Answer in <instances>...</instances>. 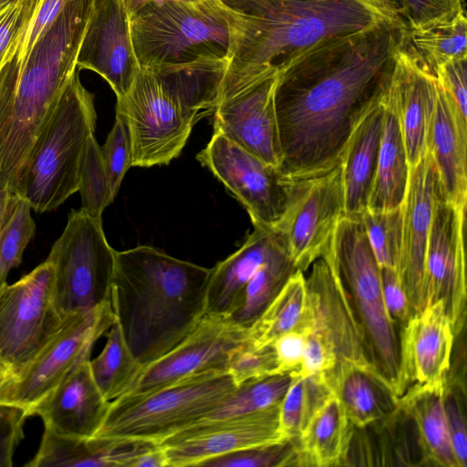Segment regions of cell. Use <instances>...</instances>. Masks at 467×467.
Masks as SVG:
<instances>
[{"label":"cell","mask_w":467,"mask_h":467,"mask_svg":"<svg viewBox=\"0 0 467 467\" xmlns=\"http://www.w3.org/2000/svg\"><path fill=\"white\" fill-rule=\"evenodd\" d=\"M408 35L406 25L383 19L318 46L277 74L284 174L308 179L340 164L356 128L386 95Z\"/></svg>","instance_id":"6da1fadb"},{"label":"cell","mask_w":467,"mask_h":467,"mask_svg":"<svg viewBox=\"0 0 467 467\" xmlns=\"http://www.w3.org/2000/svg\"><path fill=\"white\" fill-rule=\"evenodd\" d=\"M209 1L232 35L220 92L277 75L318 46L387 19L359 0Z\"/></svg>","instance_id":"7a4b0ae2"},{"label":"cell","mask_w":467,"mask_h":467,"mask_svg":"<svg viewBox=\"0 0 467 467\" xmlns=\"http://www.w3.org/2000/svg\"><path fill=\"white\" fill-rule=\"evenodd\" d=\"M210 273L148 245L116 251L110 303L143 368L182 342L205 314Z\"/></svg>","instance_id":"3957f363"},{"label":"cell","mask_w":467,"mask_h":467,"mask_svg":"<svg viewBox=\"0 0 467 467\" xmlns=\"http://www.w3.org/2000/svg\"><path fill=\"white\" fill-rule=\"evenodd\" d=\"M92 0L71 1L22 59L0 67V189L17 194L32 147L78 69Z\"/></svg>","instance_id":"277c9868"},{"label":"cell","mask_w":467,"mask_h":467,"mask_svg":"<svg viewBox=\"0 0 467 467\" xmlns=\"http://www.w3.org/2000/svg\"><path fill=\"white\" fill-rule=\"evenodd\" d=\"M227 60L140 67L116 113L132 139V166L167 165L183 150L195 123L213 115Z\"/></svg>","instance_id":"5b68a950"},{"label":"cell","mask_w":467,"mask_h":467,"mask_svg":"<svg viewBox=\"0 0 467 467\" xmlns=\"http://www.w3.org/2000/svg\"><path fill=\"white\" fill-rule=\"evenodd\" d=\"M78 70L36 138L19 182L18 195L36 213L57 209L78 190L81 159L97 121L94 96Z\"/></svg>","instance_id":"8992f818"},{"label":"cell","mask_w":467,"mask_h":467,"mask_svg":"<svg viewBox=\"0 0 467 467\" xmlns=\"http://www.w3.org/2000/svg\"><path fill=\"white\" fill-rule=\"evenodd\" d=\"M322 257L338 275L349 295L373 367L384 384L400 399V330L385 307L380 267L361 215L341 216Z\"/></svg>","instance_id":"52a82bcc"},{"label":"cell","mask_w":467,"mask_h":467,"mask_svg":"<svg viewBox=\"0 0 467 467\" xmlns=\"http://www.w3.org/2000/svg\"><path fill=\"white\" fill-rule=\"evenodd\" d=\"M132 45L140 67L228 60L230 26L208 0L151 1L130 16Z\"/></svg>","instance_id":"ba28073f"},{"label":"cell","mask_w":467,"mask_h":467,"mask_svg":"<svg viewBox=\"0 0 467 467\" xmlns=\"http://www.w3.org/2000/svg\"><path fill=\"white\" fill-rule=\"evenodd\" d=\"M236 385L227 371L200 374L138 396L110 401L94 437L161 443L215 409Z\"/></svg>","instance_id":"9c48e42d"},{"label":"cell","mask_w":467,"mask_h":467,"mask_svg":"<svg viewBox=\"0 0 467 467\" xmlns=\"http://www.w3.org/2000/svg\"><path fill=\"white\" fill-rule=\"evenodd\" d=\"M115 259L102 220L72 210L47 258L54 268V302L63 317L110 302Z\"/></svg>","instance_id":"30bf717a"},{"label":"cell","mask_w":467,"mask_h":467,"mask_svg":"<svg viewBox=\"0 0 467 467\" xmlns=\"http://www.w3.org/2000/svg\"><path fill=\"white\" fill-rule=\"evenodd\" d=\"M54 268L46 260L12 285L0 287V363L16 377L63 327L54 302Z\"/></svg>","instance_id":"8fae6325"},{"label":"cell","mask_w":467,"mask_h":467,"mask_svg":"<svg viewBox=\"0 0 467 467\" xmlns=\"http://www.w3.org/2000/svg\"><path fill=\"white\" fill-rule=\"evenodd\" d=\"M196 159L244 206L254 226L275 228L296 180L216 131Z\"/></svg>","instance_id":"7c38bea8"},{"label":"cell","mask_w":467,"mask_h":467,"mask_svg":"<svg viewBox=\"0 0 467 467\" xmlns=\"http://www.w3.org/2000/svg\"><path fill=\"white\" fill-rule=\"evenodd\" d=\"M114 319L110 302L67 316L57 334L11 381L5 402L23 406L31 412L78 361L90 357L95 342L109 329Z\"/></svg>","instance_id":"4fadbf2b"},{"label":"cell","mask_w":467,"mask_h":467,"mask_svg":"<svg viewBox=\"0 0 467 467\" xmlns=\"http://www.w3.org/2000/svg\"><path fill=\"white\" fill-rule=\"evenodd\" d=\"M344 213L340 164L321 175L296 180L289 205L274 230L284 237L297 270L322 257Z\"/></svg>","instance_id":"5bb4252c"},{"label":"cell","mask_w":467,"mask_h":467,"mask_svg":"<svg viewBox=\"0 0 467 467\" xmlns=\"http://www.w3.org/2000/svg\"><path fill=\"white\" fill-rule=\"evenodd\" d=\"M306 281V310L298 329L321 337L335 352L338 363L357 366L384 384L372 365L361 325L336 271L320 257L312 264Z\"/></svg>","instance_id":"9a60e30c"},{"label":"cell","mask_w":467,"mask_h":467,"mask_svg":"<svg viewBox=\"0 0 467 467\" xmlns=\"http://www.w3.org/2000/svg\"><path fill=\"white\" fill-rule=\"evenodd\" d=\"M246 339V328L224 315L205 313L182 342L144 367L122 396L142 395L190 377L226 371L231 351Z\"/></svg>","instance_id":"2e32d148"},{"label":"cell","mask_w":467,"mask_h":467,"mask_svg":"<svg viewBox=\"0 0 467 467\" xmlns=\"http://www.w3.org/2000/svg\"><path fill=\"white\" fill-rule=\"evenodd\" d=\"M465 212L443 196L437 200L425 255L426 306L443 303L455 338L466 320Z\"/></svg>","instance_id":"e0dca14e"},{"label":"cell","mask_w":467,"mask_h":467,"mask_svg":"<svg viewBox=\"0 0 467 467\" xmlns=\"http://www.w3.org/2000/svg\"><path fill=\"white\" fill-rule=\"evenodd\" d=\"M279 405L244 416L199 420L159 443L168 467L198 466L238 450L284 441L279 431Z\"/></svg>","instance_id":"ac0fdd59"},{"label":"cell","mask_w":467,"mask_h":467,"mask_svg":"<svg viewBox=\"0 0 467 467\" xmlns=\"http://www.w3.org/2000/svg\"><path fill=\"white\" fill-rule=\"evenodd\" d=\"M277 75L219 93L213 113L219 132L262 161L279 168L282 152L275 109Z\"/></svg>","instance_id":"d6986e66"},{"label":"cell","mask_w":467,"mask_h":467,"mask_svg":"<svg viewBox=\"0 0 467 467\" xmlns=\"http://www.w3.org/2000/svg\"><path fill=\"white\" fill-rule=\"evenodd\" d=\"M442 196L437 168L427 150L410 167L402 203V244L397 273L413 314L426 306L425 255L434 206Z\"/></svg>","instance_id":"ffe728a7"},{"label":"cell","mask_w":467,"mask_h":467,"mask_svg":"<svg viewBox=\"0 0 467 467\" xmlns=\"http://www.w3.org/2000/svg\"><path fill=\"white\" fill-rule=\"evenodd\" d=\"M455 340L443 303L413 314L400 332L401 396L410 389L444 388Z\"/></svg>","instance_id":"44dd1931"},{"label":"cell","mask_w":467,"mask_h":467,"mask_svg":"<svg viewBox=\"0 0 467 467\" xmlns=\"http://www.w3.org/2000/svg\"><path fill=\"white\" fill-rule=\"evenodd\" d=\"M77 67L102 77L117 99L128 92L140 64L132 45L130 16L122 0H92Z\"/></svg>","instance_id":"7402d4cb"},{"label":"cell","mask_w":467,"mask_h":467,"mask_svg":"<svg viewBox=\"0 0 467 467\" xmlns=\"http://www.w3.org/2000/svg\"><path fill=\"white\" fill-rule=\"evenodd\" d=\"M389 93L396 108L410 167L427 151L437 83L431 70L410 45L409 35L396 56Z\"/></svg>","instance_id":"603a6c76"},{"label":"cell","mask_w":467,"mask_h":467,"mask_svg":"<svg viewBox=\"0 0 467 467\" xmlns=\"http://www.w3.org/2000/svg\"><path fill=\"white\" fill-rule=\"evenodd\" d=\"M90 357L78 361L63 379L31 410L56 433L94 437L100 429L110 401L97 386L89 367Z\"/></svg>","instance_id":"cb8c5ba5"},{"label":"cell","mask_w":467,"mask_h":467,"mask_svg":"<svg viewBox=\"0 0 467 467\" xmlns=\"http://www.w3.org/2000/svg\"><path fill=\"white\" fill-rule=\"evenodd\" d=\"M427 150L437 168L443 198L466 210L467 118L438 85Z\"/></svg>","instance_id":"d4e9b609"},{"label":"cell","mask_w":467,"mask_h":467,"mask_svg":"<svg viewBox=\"0 0 467 467\" xmlns=\"http://www.w3.org/2000/svg\"><path fill=\"white\" fill-rule=\"evenodd\" d=\"M155 445L140 440L67 436L45 429L37 452L25 466L129 467L136 456Z\"/></svg>","instance_id":"484cf974"},{"label":"cell","mask_w":467,"mask_h":467,"mask_svg":"<svg viewBox=\"0 0 467 467\" xmlns=\"http://www.w3.org/2000/svg\"><path fill=\"white\" fill-rule=\"evenodd\" d=\"M243 245L211 268L205 313L228 316L245 285L269 256L280 239L274 229L254 226Z\"/></svg>","instance_id":"4316f807"},{"label":"cell","mask_w":467,"mask_h":467,"mask_svg":"<svg viewBox=\"0 0 467 467\" xmlns=\"http://www.w3.org/2000/svg\"><path fill=\"white\" fill-rule=\"evenodd\" d=\"M384 98L356 128L341 159L343 214L361 215L367 209L382 132Z\"/></svg>","instance_id":"83f0119b"},{"label":"cell","mask_w":467,"mask_h":467,"mask_svg":"<svg viewBox=\"0 0 467 467\" xmlns=\"http://www.w3.org/2000/svg\"><path fill=\"white\" fill-rule=\"evenodd\" d=\"M355 427L335 391L314 411L297 438L300 466L344 464Z\"/></svg>","instance_id":"f1b7e54d"},{"label":"cell","mask_w":467,"mask_h":467,"mask_svg":"<svg viewBox=\"0 0 467 467\" xmlns=\"http://www.w3.org/2000/svg\"><path fill=\"white\" fill-rule=\"evenodd\" d=\"M409 175L410 164L389 88L384 98V117L377 167L366 210L382 212L401 206Z\"/></svg>","instance_id":"f546056e"},{"label":"cell","mask_w":467,"mask_h":467,"mask_svg":"<svg viewBox=\"0 0 467 467\" xmlns=\"http://www.w3.org/2000/svg\"><path fill=\"white\" fill-rule=\"evenodd\" d=\"M330 381L355 429L386 419L399 406V399L377 377L348 362L337 365Z\"/></svg>","instance_id":"4dcf8cb0"},{"label":"cell","mask_w":467,"mask_h":467,"mask_svg":"<svg viewBox=\"0 0 467 467\" xmlns=\"http://www.w3.org/2000/svg\"><path fill=\"white\" fill-rule=\"evenodd\" d=\"M445 387L408 390L400 398L399 407L415 424L423 460L434 466L458 467L444 407Z\"/></svg>","instance_id":"1f68e13d"},{"label":"cell","mask_w":467,"mask_h":467,"mask_svg":"<svg viewBox=\"0 0 467 467\" xmlns=\"http://www.w3.org/2000/svg\"><path fill=\"white\" fill-rule=\"evenodd\" d=\"M296 270L297 269L289 255L285 241L280 234L275 247L247 282L235 306L226 317L234 324L247 329Z\"/></svg>","instance_id":"d6a6232c"},{"label":"cell","mask_w":467,"mask_h":467,"mask_svg":"<svg viewBox=\"0 0 467 467\" xmlns=\"http://www.w3.org/2000/svg\"><path fill=\"white\" fill-rule=\"evenodd\" d=\"M306 303V277L304 272L296 270L247 328V340L257 347L272 345L280 336L298 329L305 317Z\"/></svg>","instance_id":"836d02e7"},{"label":"cell","mask_w":467,"mask_h":467,"mask_svg":"<svg viewBox=\"0 0 467 467\" xmlns=\"http://www.w3.org/2000/svg\"><path fill=\"white\" fill-rule=\"evenodd\" d=\"M89 367L97 386L109 401L124 395L140 376L143 367L127 346L115 319L102 351L90 358Z\"/></svg>","instance_id":"e575fe53"},{"label":"cell","mask_w":467,"mask_h":467,"mask_svg":"<svg viewBox=\"0 0 467 467\" xmlns=\"http://www.w3.org/2000/svg\"><path fill=\"white\" fill-rule=\"evenodd\" d=\"M292 379L291 374L279 373L244 381L200 420H221L275 407L281 403Z\"/></svg>","instance_id":"d590c367"},{"label":"cell","mask_w":467,"mask_h":467,"mask_svg":"<svg viewBox=\"0 0 467 467\" xmlns=\"http://www.w3.org/2000/svg\"><path fill=\"white\" fill-rule=\"evenodd\" d=\"M327 374L293 377L279 406V431L285 440L297 439L314 411L332 392Z\"/></svg>","instance_id":"8d00e7d4"},{"label":"cell","mask_w":467,"mask_h":467,"mask_svg":"<svg viewBox=\"0 0 467 467\" xmlns=\"http://www.w3.org/2000/svg\"><path fill=\"white\" fill-rule=\"evenodd\" d=\"M466 31L464 11L449 21L409 31V41L432 72L445 62L467 58Z\"/></svg>","instance_id":"74e56055"},{"label":"cell","mask_w":467,"mask_h":467,"mask_svg":"<svg viewBox=\"0 0 467 467\" xmlns=\"http://www.w3.org/2000/svg\"><path fill=\"white\" fill-rule=\"evenodd\" d=\"M78 192L80 209L94 218L101 219L105 208L113 202L101 147L94 134L88 139L81 159Z\"/></svg>","instance_id":"f35d334b"},{"label":"cell","mask_w":467,"mask_h":467,"mask_svg":"<svg viewBox=\"0 0 467 467\" xmlns=\"http://www.w3.org/2000/svg\"><path fill=\"white\" fill-rule=\"evenodd\" d=\"M361 218L379 266L397 271L402 244V205L382 212L365 210Z\"/></svg>","instance_id":"ab89813d"},{"label":"cell","mask_w":467,"mask_h":467,"mask_svg":"<svg viewBox=\"0 0 467 467\" xmlns=\"http://www.w3.org/2000/svg\"><path fill=\"white\" fill-rule=\"evenodd\" d=\"M31 210L29 202L20 196L0 231V287L6 284L10 271L19 266L24 251L34 237L36 223Z\"/></svg>","instance_id":"60d3db41"},{"label":"cell","mask_w":467,"mask_h":467,"mask_svg":"<svg viewBox=\"0 0 467 467\" xmlns=\"http://www.w3.org/2000/svg\"><path fill=\"white\" fill-rule=\"evenodd\" d=\"M210 467L300 466L297 439L265 443L219 455L201 462Z\"/></svg>","instance_id":"b9f144b4"},{"label":"cell","mask_w":467,"mask_h":467,"mask_svg":"<svg viewBox=\"0 0 467 467\" xmlns=\"http://www.w3.org/2000/svg\"><path fill=\"white\" fill-rule=\"evenodd\" d=\"M226 371L235 385L277 373V362L273 345L257 347L247 339L230 353Z\"/></svg>","instance_id":"7bdbcfd3"},{"label":"cell","mask_w":467,"mask_h":467,"mask_svg":"<svg viewBox=\"0 0 467 467\" xmlns=\"http://www.w3.org/2000/svg\"><path fill=\"white\" fill-rule=\"evenodd\" d=\"M101 151L114 200L126 171L132 166V139L130 127L119 113H116L114 125L101 147Z\"/></svg>","instance_id":"ee69618b"},{"label":"cell","mask_w":467,"mask_h":467,"mask_svg":"<svg viewBox=\"0 0 467 467\" xmlns=\"http://www.w3.org/2000/svg\"><path fill=\"white\" fill-rule=\"evenodd\" d=\"M464 387L448 380L444 389V407L451 443L458 467L467 466V428L464 412Z\"/></svg>","instance_id":"f6af8a7d"},{"label":"cell","mask_w":467,"mask_h":467,"mask_svg":"<svg viewBox=\"0 0 467 467\" xmlns=\"http://www.w3.org/2000/svg\"><path fill=\"white\" fill-rule=\"evenodd\" d=\"M41 0H9L0 3V67L34 16Z\"/></svg>","instance_id":"bcb514c9"},{"label":"cell","mask_w":467,"mask_h":467,"mask_svg":"<svg viewBox=\"0 0 467 467\" xmlns=\"http://www.w3.org/2000/svg\"><path fill=\"white\" fill-rule=\"evenodd\" d=\"M409 31L420 30L452 19L464 12V0H403Z\"/></svg>","instance_id":"7dc6e473"},{"label":"cell","mask_w":467,"mask_h":467,"mask_svg":"<svg viewBox=\"0 0 467 467\" xmlns=\"http://www.w3.org/2000/svg\"><path fill=\"white\" fill-rule=\"evenodd\" d=\"M71 1L73 0H41L34 16L7 54L5 62L22 59Z\"/></svg>","instance_id":"c3c4849f"},{"label":"cell","mask_w":467,"mask_h":467,"mask_svg":"<svg viewBox=\"0 0 467 467\" xmlns=\"http://www.w3.org/2000/svg\"><path fill=\"white\" fill-rule=\"evenodd\" d=\"M32 416L28 409L0 402V467H11L16 447L24 438V424Z\"/></svg>","instance_id":"681fc988"},{"label":"cell","mask_w":467,"mask_h":467,"mask_svg":"<svg viewBox=\"0 0 467 467\" xmlns=\"http://www.w3.org/2000/svg\"><path fill=\"white\" fill-rule=\"evenodd\" d=\"M437 85L467 118V58L451 60L433 69Z\"/></svg>","instance_id":"f907efd6"},{"label":"cell","mask_w":467,"mask_h":467,"mask_svg":"<svg viewBox=\"0 0 467 467\" xmlns=\"http://www.w3.org/2000/svg\"><path fill=\"white\" fill-rule=\"evenodd\" d=\"M380 276L385 307L400 330L413 315L408 296L395 269L380 268Z\"/></svg>","instance_id":"816d5d0a"},{"label":"cell","mask_w":467,"mask_h":467,"mask_svg":"<svg viewBox=\"0 0 467 467\" xmlns=\"http://www.w3.org/2000/svg\"><path fill=\"white\" fill-rule=\"evenodd\" d=\"M306 345L301 365L296 376L306 378L317 374L332 372L337 358L332 348L317 335L306 333Z\"/></svg>","instance_id":"f5cc1de1"},{"label":"cell","mask_w":467,"mask_h":467,"mask_svg":"<svg viewBox=\"0 0 467 467\" xmlns=\"http://www.w3.org/2000/svg\"><path fill=\"white\" fill-rule=\"evenodd\" d=\"M306 335L303 330L289 331L273 342L277 373H286L296 376L301 365Z\"/></svg>","instance_id":"db71d44e"},{"label":"cell","mask_w":467,"mask_h":467,"mask_svg":"<svg viewBox=\"0 0 467 467\" xmlns=\"http://www.w3.org/2000/svg\"><path fill=\"white\" fill-rule=\"evenodd\" d=\"M370 9L379 13L383 17L396 23L404 24V1L403 0H359Z\"/></svg>","instance_id":"11a10c76"},{"label":"cell","mask_w":467,"mask_h":467,"mask_svg":"<svg viewBox=\"0 0 467 467\" xmlns=\"http://www.w3.org/2000/svg\"><path fill=\"white\" fill-rule=\"evenodd\" d=\"M129 467H168L163 448L157 444L136 456Z\"/></svg>","instance_id":"9f6ffc18"},{"label":"cell","mask_w":467,"mask_h":467,"mask_svg":"<svg viewBox=\"0 0 467 467\" xmlns=\"http://www.w3.org/2000/svg\"><path fill=\"white\" fill-rule=\"evenodd\" d=\"M19 197L18 194L0 189V231L11 215Z\"/></svg>","instance_id":"6f0895ef"},{"label":"cell","mask_w":467,"mask_h":467,"mask_svg":"<svg viewBox=\"0 0 467 467\" xmlns=\"http://www.w3.org/2000/svg\"><path fill=\"white\" fill-rule=\"evenodd\" d=\"M16 376L0 363V402H5L7 388Z\"/></svg>","instance_id":"680465c9"},{"label":"cell","mask_w":467,"mask_h":467,"mask_svg":"<svg viewBox=\"0 0 467 467\" xmlns=\"http://www.w3.org/2000/svg\"><path fill=\"white\" fill-rule=\"evenodd\" d=\"M151 1H161V0H122V3L129 14V16H132L139 8H140L145 4ZM195 4H202L207 2L208 0H180Z\"/></svg>","instance_id":"91938a15"},{"label":"cell","mask_w":467,"mask_h":467,"mask_svg":"<svg viewBox=\"0 0 467 467\" xmlns=\"http://www.w3.org/2000/svg\"><path fill=\"white\" fill-rule=\"evenodd\" d=\"M5 1H9V0H0V3H2V2H5Z\"/></svg>","instance_id":"94428289"}]
</instances>
